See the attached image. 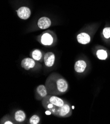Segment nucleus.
<instances>
[{
  "mask_svg": "<svg viewBox=\"0 0 110 124\" xmlns=\"http://www.w3.org/2000/svg\"><path fill=\"white\" fill-rule=\"evenodd\" d=\"M87 67V63L84 60H80L75 63L74 68L75 71L78 73H82Z\"/></svg>",
  "mask_w": 110,
  "mask_h": 124,
  "instance_id": "12",
  "label": "nucleus"
},
{
  "mask_svg": "<svg viewBox=\"0 0 110 124\" xmlns=\"http://www.w3.org/2000/svg\"><path fill=\"white\" fill-rule=\"evenodd\" d=\"M103 34L104 37L106 39L110 38V27H107L104 29Z\"/></svg>",
  "mask_w": 110,
  "mask_h": 124,
  "instance_id": "16",
  "label": "nucleus"
},
{
  "mask_svg": "<svg viewBox=\"0 0 110 124\" xmlns=\"http://www.w3.org/2000/svg\"><path fill=\"white\" fill-rule=\"evenodd\" d=\"M17 14L18 16L23 20H26L28 19L31 14L30 8L26 7H22L18 8L17 10Z\"/></svg>",
  "mask_w": 110,
  "mask_h": 124,
  "instance_id": "7",
  "label": "nucleus"
},
{
  "mask_svg": "<svg viewBox=\"0 0 110 124\" xmlns=\"http://www.w3.org/2000/svg\"><path fill=\"white\" fill-rule=\"evenodd\" d=\"M45 114L47 115H50L51 114V113L50 112V111L48 110H46V112H45Z\"/></svg>",
  "mask_w": 110,
  "mask_h": 124,
  "instance_id": "17",
  "label": "nucleus"
},
{
  "mask_svg": "<svg viewBox=\"0 0 110 124\" xmlns=\"http://www.w3.org/2000/svg\"><path fill=\"white\" fill-rule=\"evenodd\" d=\"M40 122V118L37 115H33L29 120V124H38Z\"/></svg>",
  "mask_w": 110,
  "mask_h": 124,
  "instance_id": "15",
  "label": "nucleus"
},
{
  "mask_svg": "<svg viewBox=\"0 0 110 124\" xmlns=\"http://www.w3.org/2000/svg\"><path fill=\"white\" fill-rule=\"evenodd\" d=\"M53 37L49 33H44L41 36V42L44 46H51L53 44Z\"/></svg>",
  "mask_w": 110,
  "mask_h": 124,
  "instance_id": "8",
  "label": "nucleus"
},
{
  "mask_svg": "<svg viewBox=\"0 0 110 124\" xmlns=\"http://www.w3.org/2000/svg\"><path fill=\"white\" fill-rule=\"evenodd\" d=\"M31 57L33 59L38 61H42L44 60V55H43V53L39 49H35L31 54Z\"/></svg>",
  "mask_w": 110,
  "mask_h": 124,
  "instance_id": "13",
  "label": "nucleus"
},
{
  "mask_svg": "<svg viewBox=\"0 0 110 124\" xmlns=\"http://www.w3.org/2000/svg\"><path fill=\"white\" fill-rule=\"evenodd\" d=\"M55 60V56L52 52H47L44 55V61L45 65L47 67L53 66Z\"/></svg>",
  "mask_w": 110,
  "mask_h": 124,
  "instance_id": "6",
  "label": "nucleus"
},
{
  "mask_svg": "<svg viewBox=\"0 0 110 124\" xmlns=\"http://www.w3.org/2000/svg\"><path fill=\"white\" fill-rule=\"evenodd\" d=\"M72 112V111L71 106L66 101L62 106L57 108L54 115L58 117L66 118L71 116Z\"/></svg>",
  "mask_w": 110,
  "mask_h": 124,
  "instance_id": "3",
  "label": "nucleus"
},
{
  "mask_svg": "<svg viewBox=\"0 0 110 124\" xmlns=\"http://www.w3.org/2000/svg\"><path fill=\"white\" fill-rule=\"evenodd\" d=\"M97 57L100 60H105L107 58V53L103 49H99L96 53Z\"/></svg>",
  "mask_w": 110,
  "mask_h": 124,
  "instance_id": "14",
  "label": "nucleus"
},
{
  "mask_svg": "<svg viewBox=\"0 0 110 124\" xmlns=\"http://www.w3.org/2000/svg\"><path fill=\"white\" fill-rule=\"evenodd\" d=\"M48 94L47 90L45 85H40L37 87L36 90V98L37 100L42 101L43 99Z\"/></svg>",
  "mask_w": 110,
  "mask_h": 124,
  "instance_id": "4",
  "label": "nucleus"
},
{
  "mask_svg": "<svg viewBox=\"0 0 110 124\" xmlns=\"http://www.w3.org/2000/svg\"><path fill=\"white\" fill-rule=\"evenodd\" d=\"M51 19L47 17H42L38 21V26L41 29H45L51 26Z\"/></svg>",
  "mask_w": 110,
  "mask_h": 124,
  "instance_id": "9",
  "label": "nucleus"
},
{
  "mask_svg": "<svg viewBox=\"0 0 110 124\" xmlns=\"http://www.w3.org/2000/svg\"><path fill=\"white\" fill-rule=\"evenodd\" d=\"M36 65V62L34 59L31 58H25L22 60L21 66L22 68L26 70H29L34 68Z\"/></svg>",
  "mask_w": 110,
  "mask_h": 124,
  "instance_id": "5",
  "label": "nucleus"
},
{
  "mask_svg": "<svg viewBox=\"0 0 110 124\" xmlns=\"http://www.w3.org/2000/svg\"><path fill=\"white\" fill-rule=\"evenodd\" d=\"M26 114L23 110H17L15 113L14 119L17 123H22L26 119Z\"/></svg>",
  "mask_w": 110,
  "mask_h": 124,
  "instance_id": "11",
  "label": "nucleus"
},
{
  "mask_svg": "<svg viewBox=\"0 0 110 124\" xmlns=\"http://www.w3.org/2000/svg\"><path fill=\"white\" fill-rule=\"evenodd\" d=\"M66 101L56 95L48 94L42 101V104L46 110L50 111L52 115H54L56 110L62 106Z\"/></svg>",
  "mask_w": 110,
  "mask_h": 124,
  "instance_id": "2",
  "label": "nucleus"
},
{
  "mask_svg": "<svg viewBox=\"0 0 110 124\" xmlns=\"http://www.w3.org/2000/svg\"><path fill=\"white\" fill-rule=\"evenodd\" d=\"M77 40L79 43L85 45L90 42V37L86 33H81L77 36Z\"/></svg>",
  "mask_w": 110,
  "mask_h": 124,
  "instance_id": "10",
  "label": "nucleus"
},
{
  "mask_svg": "<svg viewBox=\"0 0 110 124\" xmlns=\"http://www.w3.org/2000/svg\"><path fill=\"white\" fill-rule=\"evenodd\" d=\"M48 94L61 95L66 93L69 85L66 80L59 74L53 72L46 78L44 84Z\"/></svg>",
  "mask_w": 110,
  "mask_h": 124,
  "instance_id": "1",
  "label": "nucleus"
}]
</instances>
